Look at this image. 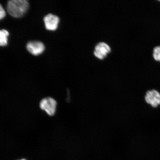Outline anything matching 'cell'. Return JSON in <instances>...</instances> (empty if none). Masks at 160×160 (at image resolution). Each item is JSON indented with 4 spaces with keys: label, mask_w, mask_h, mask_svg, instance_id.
<instances>
[{
    "label": "cell",
    "mask_w": 160,
    "mask_h": 160,
    "mask_svg": "<svg viewBox=\"0 0 160 160\" xmlns=\"http://www.w3.org/2000/svg\"><path fill=\"white\" fill-rule=\"evenodd\" d=\"M44 21L46 29L50 31H55L57 28L59 19L57 16L49 14L45 16Z\"/></svg>",
    "instance_id": "8992f818"
},
{
    "label": "cell",
    "mask_w": 160,
    "mask_h": 160,
    "mask_svg": "<svg viewBox=\"0 0 160 160\" xmlns=\"http://www.w3.org/2000/svg\"><path fill=\"white\" fill-rule=\"evenodd\" d=\"M5 11L0 4V20L3 19L5 17Z\"/></svg>",
    "instance_id": "9c48e42d"
},
{
    "label": "cell",
    "mask_w": 160,
    "mask_h": 160,
    "mask_svg": "<svg viewBox=\"0 0 160 160\" xmlns=\"http://www.w3.org/2000/svg\"><path fill=\"white\" fill-rule=\"evenodd\" d=\"M9 35V32L7 30H0V46L4 47L7 45L8 37Z\"/></svg>",
    "instance_id": "52a82bcc"
},
{
    "label": "cell",
    "mask_w": 160,
    "mask_h": 160,
    "mask_svg": "<svg viewBox=\"0 0 160 160\" xmlns=\"http://www.w3.org/2000/svg\"><path fill=\"white\" fill-rule=\"evenodd\" d=\"M145 98L146 102L153 108H157L160 105V93L155 90L148 91Z\"/></svg>",
    "instance_id": "3957f363"
},
{
    "label": "cell",
    "mask_w": 160,
    "mask_h": 160,
    "mask_svg": "<svg viewBox=\"0 0 160 160\" xmlns=\"http://www.w3.org/2000/svg\"><path fill=\"white\" fill-rule=\"evenodd\" d=\"M27 48L30 53L35 56L41 54L45 49L43 44L41 42L37 41L29 42L27 44Z\"/></svg>",
    "instance_id": "277c9868"
},
{
    "label": "cell",
    "mask_w": 160,
    "mask_h": 160,
    "mask_svg": "<svg viewBox=\"0 0 160 160\" xmlns=\"http://www.w3.org/2000/svg\"><path fill=\"white\" fill-rule=\"evenodd\" d=\"M153 57L156 61L160 62V46L156 47L154 49Z\"/></svg>",
    "instance_id": "ba28073f"
},
{
    "label": "cell",
    "mask_w": 160,
    "mask_h": 160,
    "mask_svg": "<svg viewBox=\"0 0 160 160\" xmlns=\"http://www.w3.org/2000/svg\"><path fill=\"white\" fill-rule=\"evenodd\" d=\"M28 7V2L26 0H11L8 2L7 11L12 17L20 18L24 14Z\"/></svg>",
    "instance_id": "6da1fadb"
},
{
    "label": "cell",
    "mask_w": 160,
    "mask_h": 160,
    "mask_svg": "<svg viewBox=\"0 0 160 160\" xmlns=\"http://www.w3.org/2000/svg\"><path fill=\"white\" fill-rule=\"evenodd\" d=\"M111 51V48L107 43L101 42L96 45L94 54L100 59H103Z\"/></svg>",
    "instance_id": "5b68a950"
},
{
    "label": "cell",
    "mask_w": 160,
    "mask_h": 160,
    "mask_svg": "<svg viewBox=\"0 0 160 160\" xmlns=\"http://www.w3.org/2000/svg\"><path fill=\"white\" fill-rule=\"evenodd\" d=\"M26 160L23 159H21V160Z\"/></svg>",
    "instance_id": "30bf717a"
},
{
    "label": "cell",
    "mask_w": 160,
    "mask_h": 160,
    "mask_svg": "<svg viewBox=\"0 0 160 160\" xmlns=\"http://www.w3.org/2000/svg\"><path fill=\"white\" fill-rule=\"evenodd\" d=\"M40 107L48 115L53 116L57 110V102L52 98L48 97L42 100L40 103Z\"/></svg>",
    "instance_id": "7a4b0ae2"
}]
</instances>
